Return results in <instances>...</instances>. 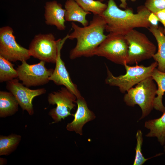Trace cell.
<instances>
[{
    "mask_svg": "<svg viewBox=\"0 0 165 165\" xmlns=\"http://www.w3.org/2000/svg\"><path fill=\"white\" fill-rule=\"evenodd\" d=\"M151 12L142 6L138 7L137 13H134L132 8L122 10L114 0H109L107 8L101 16L106 23V31L125 35L136 28L148 29L151 25L148 20Z\"/></svg>",
    "mask_w": 165,
    "mask_h": 165,
    "instance_id": "obj_1",
    "label": "cell"
},
{
    "mask_svg": "<svg viewBox=\"0 0 165 165\" xmlns=\"http://www.w3.org/2000/svg\"><path fill=\"white\" fill-rule=\"evenodd\" d=\"M106 23L101 16L94 15L88 25L81 27L72 23L73 31L68 39H76V44L69 53V58L73 60L82 56L90 57L92 53L107 36L104 34Z\"/></svg>",
    "mask_w": 165,
    "mask_h": 165,
    "instance_id": "obj_2",
    "label": "cell"
},
{
    "mask_svg": "<svg viewBox=\"0 0 165 165\" xmlns=\"http://www.w3.org/2000/svg\"><path fill=\"white\" fill-rule=\"evenodd\" d=\"M151 76L142 80L131 88L124 95L123 100L126 105L134 107L138 105L142 111L140 119L147 116L153 108L154 101L157 88Z\"/></svg>",
    "mask_w": 165,
    "mask_h": 165,
    "instance_id": "obj_3",
    "label": "cell"
},
{
    "mask_svg": "<svg viewBox=\"0 0 165 165\" xmlns=\"http://www.w3.org/2000/svg\"><path fill=\"white\" fill-rule=\"evenodd\" d=\"M124 66L126 73L118 76H114L106 67L107 77L105 80L106 84L118 87L123 93L127 92L144 79L151 76L153 70L157 67L158 63L155 61L147 67L142 65L131 66L127 64Z\"/></svg>",
    "mask_w": 165,
    "mask_h": 165,
    "instance_id": "obj_4",
    "label": "cell"
},
{
    "mask_svg": "<svg viewBox=\"0 0 165 165\" xmlns=\"http://www.w3.org/2000/svg\"><path fill=\"white\" fill-rule=\"evenodd\" d=\"M128 44L125 35L109 33L105 39L92 53L90 57H105L116 64H127Z\"/></svg>",
    "mask_w": 165,
    "mask_h": 165,
    "instance_id": "obj_5",
    "label": "cell"
},
{
    "mask_svg": "<svg viewBox=\"0 0 165 165\" xmlns=\"http://www.w3.org/2000/svg\"><path fill=\"white\" fill-rule=\"evenodd\" d=\"M125 36L128 46L127 64L149 59L156 53L155 45L144 34L134 29Z\"/></svg>",
    "mask_w": 165,
    "mask_h": 165,
    "instance_id": "obj_6",
    "label": "cell"
},
{
    "mask_svg": "<svg viewBox=\"0 0 165 165\" xmlns=\"http://www.w3.org/2000/svg\"><path fill=\"white\" fill-rule=\"evenodd\" d=\"M50 105H56L55 108L50 110L49 115L53 120L52 123H57L70 116L71 110L76 107V96L66 87L49 93L47 97Z\"/></svg>",
    "mask_w": 165,
    "mask_h": 165,
    "instance_id": "obj_7",
    "label": "cell"
},
{
    "mask_svg": "<svg viewBox=\"0 0 165 165\" xmlns=\"http://www.w3.org/2000/svg\"><path fill=\"white\" fill-rule=\"evenodd\" d=\"M59 41L51 33L36 35L29 46L31 56L45 62L55 63Z\"/></svg>",
    "mask_w": 165,
    "mask_h": 165,
    "instance_id": "obj_8",
    "label": "cell"
},
{
    "mask_svg": "<svg viewBox=\"0 0 165 165\" xmlns=\"http://www.w3.org/2000/svg\"><path fill=\"white\" fill-rule=\"evenodd\" d=\"M0 56L10 62H21L30 59L29 50L16 42L13 29L9 26L0 28Z\"/></svg>",
    "mask_w": 165,
    "mask_h": 165,
    "instance_id": "obj_9",
    "label": "cell"
},
{
    "mask_svg": "<svg viewBox=\"0 0 165 165\" xmlns=\"http://www.w3.org/2000/svg\"><path fill=\"white\" fill-rule=\"evenodd\" d=\"M46 62L40 61L33 64H28L26 61L22 62L16 70L18 78L24 85L27 87L44 85L50 81L49 78L53 69H48L45 66Z\"/></svg>",
    "mask_w": 165,
    "mask_h": 165,
    "instance_id": "obj_10",
    "label": "cell"
},
{
    "mask_svg": "<svg viewBox=\"0 0 165 165\" xmlns=\"http://www.w3.org/2000/svg\"><path fill=\"white\" fill-rule=\"evenodd\" d=\"M6 88L14 95L22 110L26 111L30 116L34 113L32 104L33 98L46 92L43 88L30 89L19 82V79L16 78L7 82Z\"/></svg>",
    "mask_w": 165,
    "mask_h": 165,
    "instance_id": "obj_11",
    "label": "cell"
},
{
    "mask_svg": "<svg viewBox=\"0 0 165 165\" xmlns=\"http://www.w3.org/2000/svg\"><path fill=\"white\" fill-rule=\"evenodd\" d=\"M68 37L69 34H68L62 39H59L55 67L52 74L49 78V80L53 81L57 85L64 86L73 94L77 98L82 96L77 88V85L72 81L64 63L61 57V50L65 41L68 39Z\"/></svg>",
    "mask_w": 165,
    "mask_h": 165,
    "instance_id": "obj_12",
    "label": "cell"
},
{
    "mask_svg": "<svg viewBox=\"0 0 165 165\" xmlns=\"http://www.w3.org/2000/svg\"><path fill=\"white\" fill-rule=\"evenodd\" d=\"M77 108L75 113L72 114L74 119L66 126L67 130L75 131L80 135H82V128L87 122L94 119L96 116L94 113L89 109L84 98L81 97L77 98Z\"/></svg>",
    "mask_w": 165,
    "mask_h": 165,
    "instance_id": "obj_13",
    "label": "cell"
},
{
    "mask_svg": "<svg viewBox=\"0 0 165 165\" xmlns=\"http://www.w3.org/2000/svg\"><path fill=\"white\" fill-rule=\"evenodd\" d=\"M44 8L46 23L56 26L59 30H64L66 28L65 10L62 8V5L56 1H53L47 2Z\"/></svg>",
    "mask_w": 165,
    "mask_h": 165,
    "instance_id": "obj_14",
    "label": "cell"
},
{
    "mask_svg": "<svg viewBox=\"0 0 165 165\" xmlns=\"http://www.w3.org/2000/svg\"><path fill=\"white\" fill-rule=\"evenodd\" d=\"M148 29L154 36L158 46V51L152 58L158 63L157 69L165 72V36L164 31L158 26L152 25Z\"/></svg>",
    "mask_w": 165,
    "mask_h": 165,
    "instance_id": "obj_15",
    "label": "cell"
},
{
    "mask_svg": "<svg viewBox=\"0 0 165 165\" xmlns=\"http://www.w3.org/2000/svg\"><path fill=\"white\" fill-rule=\"evenodd\" d=\"M64 7L66 21L78 22L83 27L89 25V23L86 16L91 13L85 11L75 0H67L65 3Z\"/></svg>",
    "mask_w": 165,
    "mask_h": 165,
    "instance_id": "obj_16",
    "label": "cell"
},
{
    "mask_svg": "<svg viewBox=\"0 0 165 165\" xmlns=\"http://www.w3.org/2000/svg\"><path fill=\"white\" fill-rule=\"evenodd\" d=\"M145 127L150 130L147 137H156L163 145L165 144V112L161 117L146 121Z\"/></svg>",
    "mask_w": 165,
    "mask_h": 165,
    "instance_id": "obj_17",
    "label": "cell"
},
{
    "mask_svg": "<svg viewBox=\"0 0 165 165\" xmlns=\"http://www.w3.org/2000/svg\"><path fill=\"white\" fill-rule=\"evenodd\" d=\"M19 104L10 92L0 91V117L5 118L14 115L18 110Z\"/></svg>",
    "mask_w": 165,
    "mask_h": 165,
    "instance_id": "obj_18",
    "label": "cell"
},
{
    "mask_svg": "<svg viewBox=\"0 0 165 165\" xmlns=\"http://www.w3.org/2000/svg\"><path fill=\"white\" fill-rule=\"evenodd\" d=\"M151 76L158 86L156 91L157 96L154 100L153 108L163 113L165 112V107L162 103V98L165 92V72L156 68L152 72Z\"/></svg>",
    "mask_w": 165,
    "mask_h": 165,
    "instance_id": "obj_19",
    "label": "cell"
},
{
    "mask_svg": "<svg viewBox=\"0 0 165 165\" xmlns=\"http://www.w3.org/2000/svg\"><path fill=\"white\" fill-rule=\"evenodd\" d=\"M21 139L19 135L11 134L0 136V155H8L16 148Z\"/></svg>",
    "mask_w": 165,
    "mask_h": 165,
    "instance_id": "obj_20",
    "label": "cell"
},
{
    "mask_svg": "<svg viewBox=\"0 0 165 165\" xmlns=\"http://www.w3.org/2000/svg\"><path fill=\"white\" fill-rule=\"evenodd\" d=\"M85 11L92 13L94 15L101 16L106 9L107 4L94 0H75Z\"/></svg>",
    "mask_w": 165,
    "mask_h": 165,
    "instance_id": "obj_21",
    "label": "cell"
},
{
    "mask_svg": "<svg viewBox=\"0 0 165 165\" xmlns=\"http://www.w3.org/2000/svg\"><path fill=\"white\" fill-rule=\"evenodd\" d=\"M11 62L0 56V82H8L18 78L17 71Z\"/></svg>",
    "mask_w": 165,
    "mask_h": 165,
    "instance_id": "obj_22",
    "label": "cell"
},
{
    "mask_svg": "<svg viewBox=\"0 0 165 165\" xmlns=\"http://www.w3.org/2000/svg\"><path fill=\"white\" fill-rule=\"evenodd\" d=\"M136 138L137 143L135 148V157L133 164L134 165H142L147 160L152 158V157L150 158H145L142 153L141 148L143 138L142 133L141 130H138L136 134Z\"/></svg>",
    "mask_w": 165,
    "mask_h": 165,
    "instance_id": "obj_23",
    "label": "cell"
},
{
    "mask_svg": "<svg viewBox=\"0 0 165 165\" xmlns=\"http://www.w3.org/2000/svg\"><path fill=\"white\" fill-rule=\"evenodd\" d=\"M144 6L151 12L156 13L165 9V0H146Z\"/></svg>",
    "mask_w": 165,
    "mask_h": 165,
    "instance_id": "obj_24",
    "label": "cell"
},
{
    "mask_svg": "<svg viewBox=\"0 0 165 165\" xmlns=\"http://www.w3.org/2000/svg\"><path fill=\"white\" fill-rule=\"evenodd\" d=\"M148 20L151 25L155 26H158V23L159 21L155 13L151 12L148 16Z\"/></svg>",
    "mask_w": 165,
    "mask_h": 165,
    "instance_id": "obj_25",
    "label": "cell"
},
{
    "mask_svg": "<svg viewBox=\"0 0 165 165\" xmlns=\"http://www.w3.org/2000/svg\"><path fill=\"white\" fill-rule=\"evenodd\" d=\"M159 21L163 24L165 22V9L155 13Z\"/></svg>",
    "mask_w": 165,
    "mask_h": 165,
    "instance_id": "obj_26",
    "label": "cell"
},
{
    "mask_svg": "<svg viewBox=\"0 0 165 165\" xmlns=\"http://www.w3.org/2000/svg\"><path fill=\"white\" fill-rule=\"evenodd\" d=\"M127 0H120L121 3L119 5L121 8L126 9L127 8V3L126 2ZM132 2H135L137 0H130Z\"/></svg>",
    "mask_w": 165,
    "mask_h": 165,
    "instance_id": "obj_27",
    "label": "cell"
},
{
    "mask_svg": "<svg viewBox=\"0 0 165 165\" xmlns=\"http://www.w3.org/2000/svg\"><path fill=\"white\" fill-rule=\"evenodd\" d=\"M0 164L1 165H4V164H5L6 163V160L5 159L0 158Z\"/></svg>",
    "mask_w": 165,
    "mask_h": 165,
    "instance_id": "obj_28",
    "label": "cell"
},
{
    "mask_svg": "<svg viewBox=\"0 0 165 165\" xmlns=\"http://www.w3.org/2000/svg\"><path fill=\"white\" fill-rule=\"evenodd\" d=\"M163 24V25L164 27V32L165 34V22Z\"/></svg>",
    "mask_w": 165,
    "mask_h": 165,
    "instance_id": "obj_29",
    "label": "cell"
},
{
    "mask_svg": "<svg viewBox=\"0 0 165 165\" xmlns=\"http://www.w3.org/2000/svg\"><path fill=\"white\" fill-rule=\"evenodd\" d=\"M164 152H165V146L164 147Z\"/></svg>",
    "mask_w": 165,
    "mask_h": 165,
    "instance_id": "obj_30",
    "label": "cell"
},
{
    "mask_svg": "<svg viewBox=\"0 0 165 165\" xmlns=\"http://www.w3.org/2000/svg\"><path fill=\"white\" fill-rule=\"evenodd\" d=\"M99 0L102 2L104 0Z\"/></svg>",
    "mask_w": 165,
    "mask_h": 165,
    "instance_id": "obj_31",
    "label": "cell"
}]
</instances>
